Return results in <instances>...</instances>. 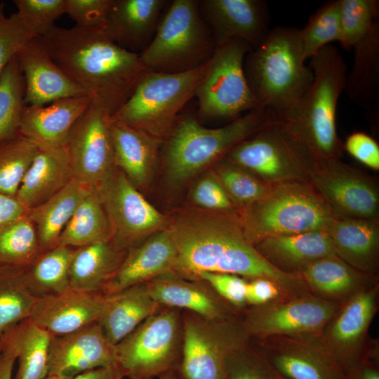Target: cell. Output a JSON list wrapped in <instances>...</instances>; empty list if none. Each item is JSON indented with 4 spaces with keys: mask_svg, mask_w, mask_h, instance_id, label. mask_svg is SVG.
I'll return each mask as SVG.
<instances>
[{
    "mask_svg": "<svg viewBox=\"0 0 379 379\" xmlns=\"http://www.w3.org/2000/svg\"><path fill=\"white\" fill-rule=\"evenodd\" d=\"M204 211H180L168 224L176 249L171 274L190 281L204 272L266 278L285 298L308 293L299 275L275 268L246 239L237 212Z\"/></svg>",
    "mask_w": 379,
    "mask_h": 379,
    "instance_id": "cell-1",
    "label": "cell"
},
{
    "mask_svg": "<svg viewBox=\"0 0 379 379\" xmlns=\"http://www.w3.org/2000/svg\"><path fill=\"white\" fill-rule=\"evenodd\" d=\"M44 38L55 63L111 117L147 70L139 54L122 48L103 30L55 26Z\"/></svg>",
    "mask_w": 379,
    "mask_h": 379,
    "instance_id": "cell-2",
    "label": "cell"
},
{
    "mask_svg": "<svg viewBox=\"0 0 379 379\" xmlns=\"http://www.w3.org/2000/svg\"><path fill=\"white\" fill-rule=\"evenodd\" d=\"M299 29L277 26L246 55L244 70L259 107L281 117L311 84L312 71L305 64Z\"/></svg>",
    "mask_w": 379,
    "mask_h": 379,
    "instance_id": "cell-3",
    "label": "cell"
},
{
    "mask_svg": "<svg viewBox=\"0 0 379 379\" xmlns=\"http://www.w3.org/2000/svg\"><path fill=\"white\" fill-rule=\"evenodd\" d=\"M313 79L294 107L279 119L285 121L318 159H341L343 143L336 129L338 102L345 91L347 64L330 44L310 58ZM278 118V117H277Z\"/></svg>",
    "mask_w": 379,
    "mask_h": 379,
    "instance_id": "cell-4",
    "label": "cell"
},
{
    "mask_svg": "<svg viewBox=\"0 0 379 379\" xmlns=\"http://www.w3.org/2000/svg\"><path fill=\"white\" fill-rule=\"evenodd\" d=\"M274 114L258 107L220 128H208L193 117L177 120L165 138L164 161L168 180L183 183L224 157L265 126Z\"/></svg>",
    "mask_w": 379,
    "mask_h": 379,
    "instance_id": "cell-5",
    "label": "cell"
},
{
    "mask_svg": "<svg viewBox=\"0 0 379 379\" xmlns=\"http://www.w3.org/2000/svg\"><path fill=\"white\" fill-rule=\"evenodd\" d=\"M237 214L253 246L268 237L326 230L335 218L308 181L272 185L262 198Z\"/></svg>",
    "mask_w": 379,
    "mask_h": 379,
    "instance_id": "cell-6",
    "label": "cell"
},
{
    "mask_svg": "<svg viewBox=\"0 0 379 379\" xmlns=\"http://www.w3.org/2000/svg\"><path fill=\"white\" fill-rule=\"evenodd\" d=\"M199 2L174 0L169 4L151 42L139 53L147 70L182 73L211 58L216 44L201 15Z\"/></svg>",
    "mask_w": 379,
    "mask_h": 379,
    "instance_id": "cell-7",
    "label": "cell"
},
{
    "mask_svg": "<svg viewBox=\"0 0 379 379\" xmlns=\"http://www.w3.org/2000/svg\"><path fill=\"white\" fill-rule=\"evenodd\" d=\"M207 65L208 61L194 69L175 74L146 70L112 120L163 140L176 123L180 111L194 97Z\"/></svg>",
    "mask_w": 379,
    "mask_h": 379,
    "instance_id": "cell-8",
    "label": "cell"
},
{
    "mask_svg": "<svg viewBox=\"0 0 379 379\" xmlns=\"http://www.w3.org/2000/svg\"><path fill=\"white\" fill-rule=\"evenodd\" d=\"M225 157L270 185L307 181L319 160L288 125L275 116Z\"/></svg>",
    "mask_w": 379,
    "mask_h": 379,
    "instance_id": "cell-9",
    "label": "cell"
},
{
    "mask_svg": "<svg viewBox=\"0 0 379 379\" xmlns=\"http://www.w3.org/2000/svg\"><path fill=\"white\" fill-rule=\"evenodd\" d=\"M253 46L240 39L217 44L194 96L204 119H237L258 106L247 82L244 61Z\"/></svg>",
    "mask_w": 379,
    "mask_h": 379,
    "instance_id": "cell-10",
    "label": "cell"
},
{
    "mask_svg": "<svg viewBox=\"0 0 379 379\" xmlns=\"http://www.w3.org/2000/svg\"><path fill=\"white\" fill-rule=\"evenodd\" d=\"M179 319L176 312L166 309L141 323L117 344V364L128 379H152L178 371Z\"/></svg>",
    "mask_w": 379,
    "mask_h": 379,
    "instance_id": "cell-11",
    "label": "cell"
},
{
    "mask_svg": "<svg viewBox=\"0 0 379 379\" xmlns=\"http://www.w3.org/2000/svg\"><path fill=\"white\" fill-rule=\"evenodd\" d=\"M249 334L245 324L227 318L186 315L178 373L182 379H225L229 356L246 345Z\"/></svg>",
    "mask_w": 379,
    "mask_h": 379,
    "instance_id": "cell-12",
    "label": "cell"
},
{
    "mask_svg": "<svg viewBox=\"0 0 379 379\" xmlns=\"http://www.w3.org/2000/svg\"><path fill=\"white\" fill-rule=\"evenodd\" d=\"M95 189L109 222L110 241L117 249L128 251L169 224L117 167Z\"/></svg>",
    "mask_w": 379,
    "mask_h": 379,
    "instance_id": "cell-13",
    "label": "cell"
},
{
    "mask_svg": "<svg viewBox=\"0 0 379 379\" xmlns=\"http://www.w3.org/2000/svg\"><path fill=\"white\" fill-rule=\"evenodd\" d=\"M307 181L335 218L379 220L375 180L340 159L318 160Z\"/></svg>",
    "mask_w": 379,
    "mask_h": 379,
    "instance_id": "cell-14",
    "label": "cell"
},
{
    "mask_svg": "<svg viewBox=\"0 0 379 379\" xmlns=\"http://www.w3.org/2000/svg\"><path fill=\"white\" fill-rule=\"evenodd\" d=\"M340 307L339 303L307 293L254 306L245 325L250 334L263 338L316 339Z\"/></svg>",
    "mask_w": 379,
    "mask_h": 379,
    "instance_id": "cell-15",
    "label": "cell"
},
{
    "mask_svg": "<svg viewBox=\"0 0 379 379\" xmlns=\"http://www.w3.org/2000/svg\"><path fill=\"white\" fill-rule=\"evenodd\" d=\"M111 121V115L92 100L72 126L65 145L73 180L96 187L116 168Z\"/></svg>",
    "mask_w": 379,
    "mask_h": 379,
    "instance_id": "cell-16",
    "label": "cell"
},
{
    "mask_svg": "<svg viewBox=\"0 0 379 379\" xmlns=\"http://www.w3.org/2000/svg\"><path fill=\"white\" fill-rule=\"evenodd\" d=\"M378 294L375 284L340 304L318 338L345 373L363 358L362 347L377 310Z\"/></svg>",
    "mask_w": 379,
    "mask_h": 379,
    "instance_id": "cell-17",
    "label": "cell"
},
{
    "mask_svg": "<svg viewBox=\"0 0 379 379\" xmlns=\"http://www.w3.org/2000/svg\"><path fill=\"white\" fill-rule=\"evenodd\" d=\"M116 364L115 347L107 339L98 322L68 334L52 335L48 375L69 378Z\"/></svg>",
    "mask_w": 379,
    "mask_h": 379,
    "instance_id": "cell-18",
    "label": "cell"
},
{
    "mask_svg": "<svg viewBox=\"0 0 379 379\" xmlns=\"http://www.w3.org/2000/svg\"><path fill=\"white\" fill-rule=\"evenodd\" d=\"M17 57L25 81V105L42 107L60 98L88 95L55 63L43 36L28 40Z\"/></svg>",
    "mask_w": 379,
    "mask_h": 379,
    "instance_id": "cell-19",
    "label": "cell"
},
{
    "mask_svg": "<svg viewBox=\"0 0 379 379\" xmlns=\"http://www.w3.org/2000/svg\"><path fill=\"white\" fill-rule=\"evenodd\" d=\"M202 12L215 44L242 39L253 48L270 32V13L262 0H204Z\"/></svg>",
    "mask_w": 379,
    "mask_h": 379,
    "instance_id": "cell-20",
    "label": "cell"
},
{
    "mask_svg": "<svg viewBox=\"0 0 379 379\" xmlns=\"http://www.w3.org/2000/svg\"><path fill=\"white\" fill-rule=\"evenodd\" d=\"M264 352L273 366L287 379H346L343 367L316 339L266 338Z\"/></svg>",
    "mask_w": 379,
    "mask_h": 379,
    "instance_id": "cell-21",
    "label": "cell"
},
{
    "mask_svg": "<svg viewBox=\"0 0 379 379\" xmlns=\"http://www.w3.org/2000/svg\"><path fill=\"white\" fill-rule=\"evenodd\" d=\"M175 255L174 239L168 225L127 251L102 294L112 295L159 277L171 274Z\"/></svg>",
    "mask_w": 379,
    "mask_h": 379,
    "instance_id": "cell-22",
    "label": "cell"
},
{
    "mask_svg": "<svg viewBox=\"0 0 379 379\" xmlns=\"http://www.w3.org/2000/svg\"><path fill=\"white\" fill-rule=\"evenodd\" d=\"M106 295L69 288L55 295L39 298L30 320L52 335H62L98 322Z\"/></svg>",
    "mask_w": 379,
    "mask_h": 379,
    "instance_id": "cell-23",
    "label": "cell"
},
{
    "mask_svg": "<svg viewBox=\"0 0 379 379\" xmlns=\"http://www.w3.org/2000/svg\"><path fill=\"white\" fill-rule=\"evenodd\" d=\"M166 5L164 0H112L103 31L122 48L140 53L153 39Z\"/></svg>",
    "mask_w": 379,
    "mask_h": 379,
    "instance_id": "cell-24",
    "label": "cell"
},
{
    "mask_svg": "<svg viewBox=\"0 0 379 379\" xmlns=\"http://www.w3.org/2000/svg\"><path fill=\"white\" fill-rule=\"evenodd\" d=\"M91 101L90 96L80 95L60 98L48 106L25 105L20 134L39 147L63 145L72 126Z\"/></svg>",
    "mask_w": 379,
    "mask_h": 379,
    "instance_id": "cell-25",
    "label": "cell"
},
{
    "mask_svg": "<svg viewBox=\"0 0 379 379\" xmlns=\"http://www.w3.org/2000/svg\"><path fill=\"white\" fill-rule=\"evenodd\" d=\"M254 246L275 268L294 275L321 258L335 255L326 230L268 237Z\"/></svg>",
    "mask_w": 379,
    "mask_h": 379,
    "instance_id": "cell-26",
    "label": "cell"
},
{
    "mask_svg": "<svg viewBox=\"0 0 379 379\" xmlns=\"http://www.w3.org/2000/svg\"><path fill=\"white\" fill-rule=\"evenodd\" d=\"M73 180L65 145L39 147L16 194L28 210L63 189Z\"/></svg>",
    "mask_w": 379,
    "mask_h": 379,
    "instance_id": "cell-27",
    "label": "cell"
},
{
    "mask_svg": "<svg viewBox=\"0 0 379 379\" xmlns=\"http://www.w3.org/2000/svg\"><path fill=\"white\" fill-rule=\"evenodd\" d=\"M326 231L339 258L354 269L375 274L379 263V220L334 218Z\"/></svg>",
    "mask_w": 379,
    "mask_h": 379,
    "instance_id": "cell-28",
    "label": "cell"
},
{
    "mask_svg": "<svg viewBox=\"0 0 379 379\" xmlns=\"http://www.w3.org/2000/svg\"><path fill=\"white\" fill-rule=\"evenodd\" d=\"M145 284L151 296L160 305L187 309L210 321L227 318V310L219 295L201 281L166 274Z\"/></svg>",
    "mask_w": 379,
    "mask_h": 379,
    "instance_id": "cell-29",
    "label": "cell"
},
{
    "mask_svg": "<svg viewBox=\"0 0 379 379\" xmlns=\"http://www.w3.org/2000/svg\"><path fill=\"white\" fill-rule=\"evenodd\" d=\"M299 276L313 295L342 304L372 286L374 274L354 269L333 255L311 264Z\"/></svg>",
    "mask_w": 379,
    "mask_h": 379,
    "instance_id": "cell-30",
    "label": "cell"
},
{
    "mask_svg": "<svg viewBox=\"0 0 379 379\" xmlns=\"http://www.w3.org/2000/svg\"><path fill=\"white\" fill-rule=\"evenodd\" d=\"M105 295V306L98 322L114 346L157 313L161 306L149 294L146 284Z\"/></svg>",
    "mask_w": 379,
    "mask_h": 379,
    "instance_id": "cell-31",
    "label": "cell"
},
{
    "mask_svg": "<svg viewBox=\"0 0 379 379\" xmlns=\"http://www.w3.org/2000/svg\"><path fill=\"white\" fill-rule=\"evenodd\" d=\"M111 133L115 166L135 187L144 186L154 171L162 140L113 120Z\"/></svg>",
    "mask_w": 379,
    "mask_h": 379,
    "instance_id": "cell-32",
    "label": "cell"
},
{
    "mask_svg": "<svg viewBox=\"0 0 379 379\" xmlns=\"http://www.w3.org/2000/svg\"><path fill=\"white\" fill-rule=\"evenodd\" d=\"M352 68L346 76L349 98L371 114L379 111V20L352 48Z\"/></svg>",
    "mask_w": 379,
    "mask_h": 379,
    "instance_id": "cell-33",
    "label": "cell"
},
{
    "mask_svg": "<svg viewBox=\"0 0 379 379\" xmlns=\"http://www.w3.org/2000/svg\"><path fill=\"white\" fill-rule=\"evenodd\" d=\"M126 253V251L117 249L111 241L98 242L75 249L69 270L70 288L102 294Z\"/></svg>",
    "mask_w": 379,
    "mask_h": 379,
    "instance_id": "cell-34",
    "label": "cell"
},
{
    "mask_svg": "<svg viewBox=\"0 0 379 379\" xmlns=\"http://www.w3.org/2000/svg\"><path fill=\"white\" fill-rule=\"evenodd\" d=\"M52 335L30 319L13 326L0 341L15 352L18 368L14 379H44L48 375V351Z\"/></svg>",
    "mask_w": 379,
    "mask_h": 379,
    "instance_id": "cell-35",
    "label": "cell"
},
{
    "mask_svg": "<svg viewBox=\"0 0 379 379\" xmlns=\"http://www.w3.org/2000/svg\"><path fill=\"white\" fill-rule=\"evenodd\" d=\"M87 187L72 180L46 201L27 210V215L36 228L41 253L58 246L62 232Z\"/></svg>",
    "mask_w": 379,
    "mask_h": 379,
    "instance_id": "cell-36",
    "label": "cell"
},
{
    "mask_svg": "<svg viewBox=\"0 0 379 379\" xmlns=\"http://www.w3.org/2000/svg\"><path fill=\"white\" fill-rule=\"evenodd\" d=\"M110 241L109 222L100 195L95 187H88L62 232L58 245L78 248Z\"/></svg>",
    "mask_w": 379,
    "mask_h": 379,
    "instance_id": "cell-37",
    "label": "cell"
},
{
    "mask_svg": "<svg viewBox=\"0 0 379 379\" xmlns=\"http://www.w3.org/2000/svg\"><path fill=\"white\" fill-rule=\"evenodd\" d=\"M74 250L58 245L41 253L24 269L26 284L35 297L55 295L70 288L69 270Z\"/></svg>",
    "mask_w": 379,
    "mask_h": 379,
    "instance_id": "cell-38",
    "label": "cell"
},
{
    "mask_svg": "<svg viewBox=\"0 0 379 379\" xmlns=\"http://www.w3.org/2000/svg\"><path fill=\"white\" fill-rule=\"evenodd\" d=\"M38 299L26 284L24 269L0 266V336L29 319Z\"/></svg>",
    "mask_w": 379,
    "mask_h": 379,
    "instance_id": "cell-39",
    "label": "cell"
},
{
    "mask_svg": "<svg viewBox=\"0 0 379 379\" xmlns=\"http://www.w3.org/2000/svg\"><path fill=\"white\" fill-rule=\"evenodd\" d=\"M25 81L17 54L0 76V142L20 135Z\"/></svg>",
    "mask_w": 379,
    "mask_h": 379,
    "instance_id": "cell-40",
    "label": "cell"
},
{
    "mask_svg": "<svg viewBox=\"0 0 379 379\" xmlns=\"http://www.w3.org/2000/svg\"><path fill=\"white\" fill-rule=\"evenodd\" d=\"M41 253L36 228L27 214L0 230V266L25 269Z\"/></svg>",
    "mask_w": 379,
    "mask_h": 379,
    "instance_id": "cell-41",
    "label": "cell"
},
{
    "mask_svg": "<svg viewBox=\"0 0 379 379\" xmlns=\"http://www.w3.org/2000/svg\"><path fill=\"white\" fill-rule=\"evenodd\" d=\"M211 169L237 211L259 200L272 185L263 182L225 157L216 161Z\"/></svg>",
    "mask_w": 379,
    "mask_h": 379,
    "instance_id": "cell-42",
    "label": "cell"
},
{
    "mask_svg": "<svg viewBox=\"0 0 379 379\" xmlns=\"http://www.w3.org/2000/svg\"><path fill=\"white\" fill-rule=\"evenodd\" d=\"M39 147L22 135L0 142V192L16 197Z\"/></svg>",
    "mask_w": 379,
    "mask_h": 379,
    "instance_id": "cell-43",
    "label": "cell"
},
{
    "mask_svg": "<svg viewBox=\"0 0 379 379\" xmlns=\"http://www.w3.org/2000/svg\"><path fill=\"white\" fill-rule=\"evenodd\" d=\"M305 59L333 41L340 39V0L324 4L310 15L304 28L299 29Z\"/></svg>",
    "mask_w": 379,
    "mask_h": 379,
    "instance_id": "cell-44",
    "label": "cell"
},
{
    "mask_svg": "<svg viewBox=\"0 0 379 379\" xmlns=\"http://www.w3.org/2000/svg\"><path fill=\"white\" fill-rule=\"evenodd\" d=\"M379 20L376 0H340V39L341 46L350 50Z\"/></svg>",
    "mask_w": 379,
    "mask_h": 379,
    "instance_id": "cell-45",
    "label": "cell"
},
{
    "mask_svg": "<svg viewBox=\"0 0 379 379\" xmlns=\"http://www.w3.org/2000/svg\"><path fill=\"white\" fill-rule=\"evenodd\" d=\"M65 0H15L16 15L30 37L45 36L65 14Z\"/></svg>",
    "mask_w": 379,
    "mask_h": 379,
    "instance_id": "cell-46",
    "label": "cell"
},
{
    "mask_svg": "<svg viewBox=\"0 0 379 379\" xmlns=\"http://www.w3.org/2000/svg\"><path fill=\"white\" fill-rule=\"evenodd\" d=\"M246 345L228 357L225 379H287L272 364L265 352L248 350Z\"/></svg>",
    "mask_w": 379,
    "mask_h": 379,
    "instance_id": "cell-47",
    "label": "cell"
},
{
    "mask_svg": "<svg viewBox=\"0 0 379 379\" xmlns=\"http://www.w3.org/2000/svg\"><path fill=\"white\" fill-rule=\"evenodd\" d=\"M190 197L201 210L222 213L238 211L212 169L197 180L191 190Z\"/></svg>",
    "mask_w": 379,
    "mask_h": 379,
    "instance_id": "cell-48",
    "label": "cell"
},
{
    "mask_svg": "<svg viewBox=\"0 0 379 379\" xmlns=\"http://www.w3.org/2000/svg\"><path fill=\"white\" fill-rule=\"evenodd\" d=\"M112 0H65V13L77 27L104 30Z\"/></svg>",
    "mask_w": 379,
    "mask_h": 379,
    "instance_id": "cell-49",
    "label": "cell"
},
{
    "mask_svg": "<svg viewBox=\"0 0 379 379\" xmlns=\"http://www.w3.org/2000/svg\"><path fill=\"white\" fill-rule=\"evenodd\" d=\"M31 39L16 13L6 16L5 4L0 3V76L9 61Z\"/></svg>",
    "mask_w": 379,
    "mask_h": 379,
    "instance_id": "cell-50",
    "label": "cell"
},
{
    "mask_svg": "<svg viewBox=\"0 0 379 379\" xmlns=\"http://www.w3.org/2000/svg\"><path fill=\"white\" fill-rule=\"evenodd\" d=\"M199 281L208 284L217 295L227 302L242 307L246 304L247 281L240 276L226 274L204 272L200 274Z\"/></svg>",
    "mask_w": 379,
    "mask_h": 379,
    "instance_id": "cell-51",
    "label": "cell"
},
{
    "mask_svg": "<svg viewBox=\"0 0 379 379\" xmlns=\"http://www.w3.org/2000/svg\"><path fill=\"white\" fill-rule=\"evenodd\" d=\"M343 148L364 165L379 170V145L371 135L362 131L353 132L347 137Z\"/></svg>",
    "mask_w": 379,
    "mask_h": 379,
    "instance_id": "cell-52",
    "label": "cell"
},
{
    "mask_svg": "<svg viewBox=\"0 0 379 379\" xmlns=\"http://www.w3.org/2000/svg\"><path fill=\"white\" fill-rule=\"evenodd\" d=\"M286 298L279 286L266 278H255L247 281L246 304L259 306L273 300Z\"/></svg>",
    "mask_w": 379,
    "mask_h": 379,
    "instance_id": "cell-53",
    "label": "cell"
},
{
    "mask_svg": "<svg viewBox=\"0 0 379 379\" xmlns=\"http://www.w3.org/2000/svg\"><path fill=\"white\" fill-rule=\"evenodd\" d=\"M27 213V209L16 197H11L0 192V230L25 215Z\"/></svg>",
    "mask_w": 379,
    "mask_h": 379,
    "instance_id": "cell-54",
    "label": "cell"
},
{
    "mask_svg": "<svg viewBox=\"0 0 379 379\" xmlns=\"http://www.w3.org/2000/svg\"><path fill=\"white\" fill-rule=\"evenodd\" d=\"M125 377L122 368L116 364L87 371L69 378L47 375L44 379H124Z\"/></svg>",
    "mask_w": 379,
    "mask_h": 379,
    "instance_id": "cell-55",
    "label": "cell"
},
{
    "mask_svg": "<svg viewBox=\"0 0 379 379\" xmlns=\"http://www.w3.org/2000/svg\"><path fill=\"white\" fill-rule=\"evenodd\" d=\"M376 356L364 357L346 371V379H379Z\"/></svg>",
    "mask_w": 379,
    "mask_h": 379,
    "instance_id": "cell-56",
    "label": "cell"
},
{
    "mask_svg": "<svg viewBox=\"0 0 379 379\" xmlns=\"http://www.w3.org/2000/svg\"><path fill=\"white\" fill-rule=\"evenodd\" d=\"M16 361L14 351L0 341V379H13V370Z\"/></svg>",
    "mask_w": 379,
    "mask_h": 379,
    "instance_id": "cell-57",
    "label": "cell"
},
{
    "mask_svg": "<svg viewBox=\"0 0 379 379\" xmlns=\"http://www.w3.org/2000/svg\"><path fill=\"white\" fill-rule=\"evenodd\" d=\"M158 379H182L178 371H172L166 373L158 378Z\"/></svg>",
    "mask_w": 379,
    "mask_h": 379,
    "instance_id": "cell-58",
    "label": "cell"
}]
</instances>
